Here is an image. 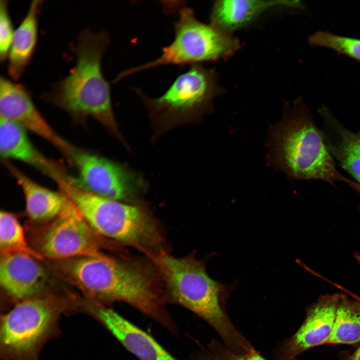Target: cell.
Returning <instances> with one entry per match:
<instances>
[{"instance_id": "1", "label": "cell", "mask_w": 360, "mask_h": 360, "mask_svg": "<svg viewBox=\"0 0 360 360\" xmlns=\"http://www.w3.org/2000/svg\"><path fill=\"white\" fill-rule=\"evenodd\" d=\"M110 44L106 31L82 30L73 48L74 66L40 98L66 112L76 123L84 124L88 118H94L130 150L115 118L110 85L102 71V58Z\"/></svg>"}, {"instance_id": "2", "label": "cell", "mask_w": 360, "mask_h": 360, "mask_svg": "<svg viewBox=\"0 0 360 360\" xmlns=\"http://www.w3.org/2000/svg\"><path fill=\"white\" fill-rule=\"evenodd\" d=\"M66 271L96 302H122L155 320L172 334L178 332L166 308L165 292L152 268L106 255L70 260Z\"/></svg>"}, {"instance_id": "3", "label": "cell", "mask_w": 360, "mask_h": 360, "mask_svg": "<svg viewBox=\"0 0 360 360\" xmlns=\"http://www.w3.org/2000/svg\"><path fill=\"white\" fill-rule=\"evenodd\" d=\"M148 255L164 281L167 301L202 318L232 351L243 354L254 348L228 314L226 302L232 287L212 279L204 261L192 256L175 258L162 250Z\"/></svg>"}, {"instance_id": "4", "label": "cell", "mask_w": 360, "mask_h": 360, "mask_svg": "<svg viewBox=\"0 0 360 360\" xmlns=\"http://www.w3.org/2000/svg\"><path fill=\"white\" fill-rule=\"evenodd\" d=\"M268 160L292 178L346 182L336 170L324 135L300 98L288 106L282 120L269 132Z\"/></svg>"}, {"instance_id": "5", "label": "cell", "mask_w": 360, "mask_h": 360, "mask_svg": "<svg viewBox=\"0 0 360 360\" xmlns=\"http://www.w3.org/2000/svg\"><path fill=\"white\" fill-rule=\"evenodd\" d=\"M57 184L98 234L147 254L160 250L162 240L159 228L144 204H128L98 196L78 186L72 178Z\"/></svg>"}, {"instance_id": "6", "label": "cell", "mask_w": 360, "mask_h": 360, "mask_svg": "<svg viewBox=\"0 0 360 360\" xmlns=\"http://www.w3.org/2000/svg\"><path fill=\"white\" fill-rule=\"evenodd\" d=\"M132 90L142 102L152 124V140L178 126L199 122L212 108L222 91L216 72L202 64L180 74L161 96L152 98L139 88Z\"/></svg>"}, {"instance_id": "7", "label": "cell", "mask_w": 360, "mask_h": 360, "mask_svg": "<svg viewBox=\"0 0 360 360\" xmlns=\"http://www.w3.org/2000/svg\"><path fill=\"white\" fill-rule=\"evenodd\" d=\"M176 8L178 16L174 24L172 42L162 48L160 55L156 60L120 72L114 80V83L130 75L159 66H192L226 58L240 48L238 40L211 24L200 22L190 8L184 4Z\"/></svg>"}, {"instance_id": "8", "label": "cell", "mask_w": 360, "mask_h": 360, "mask_svg": "<svg viewBox=\"0 0 360 360\" xmlns=\"http://www.w3.org/2000/svg\"><path fill=\"white\" fill-rule=\"evenodd\" d=\"M54 296L19 302L2 316L0 350L4 360H38L44 344L57 332L61 315L69 308Z\"/></svg>"}, {"instance_id": "9", "label": "cell", "mask_w": 360, "mask_h": 360, "mask_svg": "<svg viewBox=\"0 0 360 360\" xmlns=\"http://www.w3.org/2000/svg\"><path fill=\"white\" fill-rule=\"evenodd\" d=\"M72 166L78 172L73 182L100 196L128 204H138L146 192L144 176L124 164L78 148Z\"/></svg>"}, {"instance_id": "10", "label": "cell", "mask_w": 360, "mask_h": 360, "mask_svg": "<svg viewBox=\"0 0 360 360\" xmlns=\"http://www.w3.org/2000/svg\"><path fill=\"white\" fill-rule=\"evenodd\" d=\"M97 234L66 196L62 212L41 234L40 252L54 260L102 258L106 254L100 250Z\"/></svg>"}, {"instance_id": "11", "label": "cell", "mask_w": 360, "mask_h": 360, "mask_svg": "<svg viewBox=\"0 0 360 360\" xmlns=\"http://www.w3.org/2000/svg\"><path fill=\"white\" fill-rule=\"evenodd\" d=\"M0 116L42 137L56 148L72 166L77 148L58 134L34 104L30 92L24 84L1 76Z\"/></svg>"}, {"instance_id": "12", "label": "cell", "mask_w": 360, "mask_h": 360, "mask_svg": "<svg viewBox=\"0 0 360 360\" xmlns=\"http://www.w3.org/2000/svg\"><path fill=\"white\" fill-rule=\"evenodd\" d=\"M340 296L325 294L310 305L300 328L274 350V360H295L304 352L326 344L332 332Z\"/></svg>"}, {"instance_id": "13", "label": "cell", "mask_w": 360, "mask_h": 360, "mask_svg": "<svg viewBox=\"0 0 360 360\" xmlns=\"http://www.w3.org/2000/svg\"><path fill=\"white\" fill-rule=\"evenodd\" d=\"M0 154L2 160L12 159L22 162L56 183L70 176L62 164L48 158L36 148L24 128L1 116Z\"/></svg>"}, {"instance_id": "14", "label": "cell", "mask_w": 360, "mask_h": 360, "mask_svg": "<svg viewBox=\"0 0 360 360\" xmlns=\"http://www.w3.org/2000/svg\"><path fill=\"white\" fill-rule=\"evenodd\" d=\"M93 316L140 360H178L148 333L106 306H98Z\"/></svg>"}, {"instance_id": "15", "label": "cell", "mask_w": 360, "mask_h": 360, "mask_svg": "<svg viewBox=\"0 0 360 360\" xmlns=\"http://www.w3.org/2000/svg\"><path fill=\"white\" fill-rule=\"evenodd\" d=\"M36 260L23 254H1L0 283L8 294L20 302L42 291L46 274Z\"/></svg>"}, {"instance_id": "16", "label": "cell", "mask_w": 360, "mask_h": 360, "mask_svg": "<svg viewBox=\"0 0 360 360\" xmlns=\"http://www.w3.org/2000/svg\"><path fill=\"white\" fill-rule=\"evenodd\" d=\"M301 5L300 2L295 0H218L212 7L210 24L224 34L232 36L235 31L248 26L270 10L300 8Z\"/></svg>"}, {"instance_id": "17", "label": "cell", "mask_w": 360, "mask_h": 360, "mask_svg": "<svg viewBox=\"0 0 360 360\" xmlns=\"http://www.w3.org/2000/svg\"><path fill=\"white\" fill-rule=\"evenodd\" d=\"M2 162L20 186L24 196L26 213L32 220H52L60 213L66 200V196L62 192H54L37 184L10 160Z\"/></svg>"}, {"instance_id": "18", "label": "cell", "mask_w": 360, "mask_h": 360, "mask_svg": "<svg viewBox=\"0 0 360 360\" xmlns=\"http://www.w3.org/2000/svg\"><path fill=\"white\" fill-rule=\"evenodd\" d=\"M42 2V0L32 1L26 15L14 30L7 60L8 73L15 80L22 76L35 52Z\"/></svg>"}, {"instance_id": "19", "label": "cell", "mask_w": 360, "mask_h": 360, "mask_svg": "<svg viewBox=\"0 0 360 360\" xmlns=\"http://www.w3.org/2000/svg\"><path fill=\"white\" fill-rule=\"evenodd\" d=\"M321 112L332 133L324 138L330 152L360 184V131L352 132L324 108Z\"/></svg>"}, {"instance_id": "20", "label": "cell", "mask_w": 360, "mask_h": 360, "mask_svg": "<svg viewBox=\"0 0 360 360\" xmlns=\"http://www.w3.org/2000/svg\"><path fill=\"white\" fill-rule=\"evenodd\" d=\"M328 344H360V302L340 294Z\"/></svg>"}, {"instance_id": "21", "label": "cell", "mask_w": 360, "mask_h": 360, "mask_svg": "<svg viewBox=\"0 0 360 360\" xmlns=\"http://www.w3.org/2000/svg\"><path fill=\"white\" fill-rule=\"evenodd\" d=\"M0 250L1 254H23L38 260L44 257L29 246L16 218L6 211L0 213Z\"/></svg>"}, {"instance_id": "22", "label": "cell", "mask_w": 360, "mask_h": 360, "mask_svg": "<svg viewBox=\"0 0 360 360\" xmlns=\"http://www.w3.org/2000/svg\"><path fill=\"white\" fill-rule=\"evenodd\" d=\"M312 46L332 49L338 53L360 62V39L334 34L326 31L316 32L308 38Z\"/></svg>"}, {"instance_id": "23", "label": "cell", "mask_w": 360, "mask_h": 360, "mask_svg": "<svg viewBox=\"0 0 360 360\" xmlns=\"http://www.w3.org/2000/svg\"><path fill=\"white\" fill-rule=\"evenodd\" d=\"M194 360H268L256 349L244 354L230 350L222 341L212 340L192 356Z\"/></svg>"}, {"instance_id": "24", "label": "cell", "mask_w": 360, "mask_h": 360, "mask_svg": "<svg viewBox=\"0 0 360 360\" xmlns=\"http://www.w3.org/2000/svg\"><path fill=\"white\" fill-rule=\"evenodd\" d=\"M14 30L8 10V1H0V61L8 59Z\"/></svg>"}, {"instance_id": "25", "label": "cell", "mask_w": 360, "mask_h": 360, "mask_svg": "<svg viewBox=\"0 0 360 360\" xmlns=\"http://www.w3.org/2000/svg\"><path fill=\"white\" fill-rule=\"evenodd\" d=\"M342 360H360V344L356 346V350L352 353L344 352Z\"/></svg>"}, {"instance_id": "26", "label": "cell", "mask_w": 360, "mask_h": 360, "mask_svg": "<svg viewBox=\"0 0 360 360\" xmlns=\"http://www.w3.org/2000/svg\"><path fill=\"white\" fill-rule=\"evenodd\" d=\"M347 184L360 194V184L359 183L349 180Z\"/></svg>"}, {"instance_id": "27", "label": "cell", "mask_w": 360, "mask_h": 360, "mask_svg": "<svg viewBox=\"0 0 360 360\" xmlns=\"http://www.w3.org/2000/svg\"><path fill=\"white\" fill-rule=\"evenodd\" d=\"M356 259L360 264V254H356Z\"/></svg>"}]
</instances>
